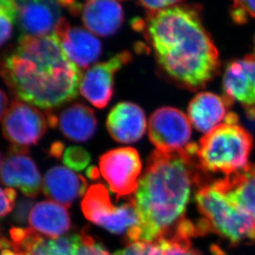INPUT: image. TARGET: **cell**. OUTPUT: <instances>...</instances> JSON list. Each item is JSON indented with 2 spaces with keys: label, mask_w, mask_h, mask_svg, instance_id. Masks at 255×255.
Wrapping results in <instances>:
<instances>
[{
  "label": "cell",
  "mask_w": 255,
  "mask_h": 255,
  "mask_svg": "<svg viewBox=\"0 0 255 255\" xmlns=\"http://www.w3.org/2000/svg\"><path fill=\"white\" fill-rule=\"evenodd\" d=\"M198 145L173 152L155 150L147 160L132 200L138 222L126 236L128 243H156L174 236L187 222L191 191L206 183L196 157Z\"/></svg>",
  "instance_id": "obj_1"
},
{
  "label": "cell",
  "mask_w": 255,
  "mask_h": 255,
  "mask_svg": "<svg viewBox=\"0 0 255 255\" xmlns=\"http://www.w3.org/2000/svg\"><path fill=\"white\" fill-rule=\"evenodd\" d=\"M133 25L152 47L163 75L182 88H204L218 73V50L196 6L176 5L148 12Z\"/></svg>",
  "instance_id": "obj_2"
},
{
  "label": "cell",
  "mask_w": 255,
  "mask_h": 255,
  "mask_svg": "<svg viewBox=\"0 0 255 255\" xmlns=\"http://www.w3.org/2000/svg\"><path fill=\"white\" fill-rule=\"evenodd\" d=\"M0 77L16 98L39 108H57L78 96L81 73L54 34L22 36L0 59Z\"/></svg>",
  "instance_id": "obj_3"
},
{
  "label": "cell",
  "mask_w": 255,
  "mask_h": 255,
  "mask_svg": "<svg viewBox=\"0 0 255 255\" xmlns=\"http://www.w3.org/2000/svg\"><path fill=\"white\" fill-rule=\"evenodd\" d=\"M253 147L251 133L237 122H225L206 133L196 157L205 172L231 174L248 165Z\"/></svg>",
  "instance_id": "obj_4"
},
{
  "label": "cell",
  "mask_w": 255,
  "mask_h": 255,
  "mask_svg": "<svg viewBox=\"0 0 255 255\" xmlns=\"http://www.w3.org/2000/svg\"><path fill=\"white\" fill-rule=\"evenodd\" d=\"M196 201L204 216L199 224L202 234L212 231L234 246L255 243V220L236 208L212 183L199 187Z\"/></svg>",
  "instance_id": "obj_5"
},
{
  "label": "cell",
  "mask_w": 255,
  "mask_h": 255,
  "mask_svg": "<svg viewBox=\"0 0 255 255\" xmlns=\"http://www.w3.org/2000/svg\"><path fill=\"white\" fill-rule=\"evenodd\" d=\"M81 209L89 221L116 235L127 236L138 222L132 200L123 206H114L104 185L90 187L81 202Z\"/></svg>",
  "instance_id": "obj_6"
},
{
  "label": "cell",
  "mask_w": 255,
  "mask_h": 255,
  "mask_svg": "<svg viewBox=\"0 0 255 255\" xmlns=\"http://www.w3.org/2000/svg\"><path fill=\"white\" fill-rule=\"evenodd\" d=\"M100 170L102 177L117 198L134 193L142 172L138 152L132 147H120L101 156Z\"/></svg>",
  "instance_id": "obj_7"
},
{
  "label": "cell",
  "mask_w": 255,
  "mask_h": 255,
  "mask_svg": "<svg viewBox=\"0 0 255 255\" xmlns=\"http://www.w3.org/2000/svg\"><path fill=\"white\" fill-rule=\"evenodd\" d=\"M149 138L161 152L181 151L190 144L189 119L177 109L163 107L152 114L149 121Z\"/></svg>",
  "instance_id": "obj_8"
},
{
  "label": "cell",
  "mask_w": 255,
  "mask_h": 255,
  "mask_svg": "<svg viewBox=\"0 0 255 255\" xmlns=\"http://www.w3.org/2000/svg\"><path fill=\"white\" fill-rule=\"evenodd\" d=\"M48 121L33 106L13 101L2 121V134L14 146L36 144L47 132Z\"/></svg>",
  "instance_id": "obj_9"
},
{
  "label": "cell",
  "mask_w": 255,
  "mask_h": 255,
  "mask_svg": "<svg viewBox=\"0 0 255 255\" xmlns=\"http://www.w3.org/2000/svg\"><path fill=\"white\" fill-rule=\"evenodd\" d=\"M131 60V53L124 51L115 55L107 62L92 66L81 79L80 85L81 95L96 108L106 107L113 96L116 72Z\"/></svg>",
  "instance_id": "obj_10"
},
{
  "label": "cell",
  "mask_w": 255,
  "mask_h": 255,
  "mask_svg": "<svg viewBox=\"0 0 255 255\" xmlns=\"http://www.w3.org/2000/svg\"><path fill=\"white\" fill-rule=\"evenodd\" d=\"M27 147L12 145L0 171L2 184L17 188L24 196L34 198L42 188V178L34 161L28 156Z\"/></svg>",
  "instance_id": "obj_11"
},
{
  "label": "cell",
  "mask_w": 255,
  "mask_h": 255,
  "mask_svg": "<svg viewBox=\"0 0 255 255\" xmlns=\"http://www.w3.org/2000/svg\"><path fill=\"white\" fill-rule=\"evenodd\" d=\"M57 0H17V22L26 36L52 34L62 18Z\"/></svg>",
  "instance_id": "obj_12"
},
{
  "label": "cell",
  "mask_w": 255,
  "mask_h": 255,
  "mask_svg": "<svg viewBox=\"0 0 255 255\" xmlns=\"http://www.w3.org/2000/svg\"><path fill=\"white\" fill-rule=\"evenodd\" d=\"M54 34L67 57L79 68H88L101 56L102 47L98 38L84 28L71 27L64 17L57 23Z\"/></svg>",
  "instance_id": "obj_13"
},
{
  "label": "cell",
  "mask_w": 255,
  "mask_h": 255,
  "mask_svg": "<svg viewBox=\"0 0 255 255\" xmlns=\"http://www.w3.org/2000/svg\"><path fill=\"white\" fill-rule=\"evenodd\" d=\"M224 97L231 104L236 101L252 109L255 106V55L234 60L224 73Z\"/></svg>",
  "instance_id": "obj_14"
},
{
  "label": "cell",
  "mask_w": 255,
  "mask_h": 255,
  "mask_svg": "<svg viewBox=\"0 0 255 255\" xmlns=\"http://www.w3.org/2000/svg\"><path fill=\"white\" fill-rule=\"evenodd\" d=\"M242 213L255 221V164L212 183Z\"/></svg>",
  "instance_id": "obj_15"
},
{
  "label": "cell",
  "mask_w": 255,
  "mask_h": 255,
  "mask_svg": "<svg viewBox=\"0 0 255 255\" xmlns=\"http://www.w3.org/2000/svg\"><path fill=\"white\" fill-rule=\"evenodd\" d=\"M87 187V182L83 177L62 166L48 170L42 182L45 196L66 208L83 196Z\"/></svg>",
  "instance_id": "obj_16"
},
{
  "label": "cell",
  "mask_w": 255,
  "mask_h": 255,
  "mask_svg": "<svg viewBox=\"0 0 255 255\" xmlns=\"http://www.w3.org/2000/svg\"><path fill=\"white\" fill-rule=\"evenodd\" d=\"M81 16L87 29L101 37L115 34L124 21L123 8L117 0H86Z\"/></svg>",
  "instance_id": "obj_17"
},
{
  "label": "cell",
  "mask_w": 255,
  "mask_h": 255,
  "mask_svg": "<svg viewBox=\"0 0 255 255\" xmlns=\"http://www.w3.org/2000/svg\"><path fill=\"white\" fill-rule=\"evenodd\" d=\"M147 121L142 109L129 102H122L109 114L107 128L114 139L124 143L139 140L144 134Z\"/></svg>",
  "instance_id": "obj_18"
},
{
  "label": "cell",
  "mask_w": 255,
  "mask_h": 255,
  "mask_svg": "<svg viewBox=\"0 0 255 255\" xmlns=\"http://www.w3.org/2000/svg\"><path fill=\"white\" fill-rule=\"evenodd\" d=\"M231 105L224 96L210 92L198 94L188 106L190 122L200 132L208 133L226 120L227 110Z\"/></svg>",
  "instance_id": "obj_19"
},
{
  "label": "cell",
  "mask_w": 255,
  "mask_h": 255,
  "mask_svg": "<svg viewBox=\"0 0 255 255\" xmlns=\"http://www.w3.org/2000/svg\"><path fill=\"white\" fill-rule=\"evenodd\" d=\"M29 225L36 232L59 238L71 228L70 214L65 206L52 201L36 204L30 212Z\"/></svg>",
  "instance_id": "obj_20"
},
{
  "label": "cell",
  "mask_w": 255,
  "mask_h": 255,
  "mask_svg": "<svg viewBox=\"0 0 255 255\" xmlns=\"http://www.w3.org/2000/svg\"><path fill=\"white\" fill-rule=\"evenodd\" d=\"M61 132L74 142H86L96 132L97 121L94 111L82 104H74L62 111L58 120Z\"/></svg>",
  "instance_id": "obj_21"
},
{
  "label": "cell",
  "mask_w": 255,
  "mask_h": 255,
  "mask_svg": "<svg viewBox=\"0 0 255 255\" xmlns=\"http://www.w3.org/2000/svg\"><path fill=\"white\" fill-rule=\"evenodd\" d=\"M191 236L184 232H178L170 238L156 242L162 247L164 255H202L191 247Z\"/></svg>",
  "instance_id": "obj_22"
},
{
  "label": "cell",
  "mask_w": 255,
  "mask_h": 255,
  "mask_svg": "<svg viewBox=\"0 0 255 255\" xmlns=\"http://www.w3.org/2000/svg\"><path fill=\"white\" fill-rule=\"evenodd\" d=\"M64 164L75 171H82L91 162V156L83 147L71 146L64 152Z\"/></svg>",
  "instance_id": "obj_23"
},
{
  "label": "cell",
  "mask_w": 255,
  "mask_h": 255,
  "mask_svg": "<svg viewBox=\"0 0 255 255\" xmlns=\"http://www.w3.org/2000/svg\"><path fill=\"white\" fill-rule=\"evenodd\" d=\"M231 17L237 24H244L250 18H255V0H233Z\"/></svg>",
  "instance_id": "obj_24"
},
{
  "label": "cell",
  "mask_w": 255,
  "mask_h": 255,
  "mask_svg": "<svg viewBox=\"0 0 255 255\" xmlns=\"http://www.w3.org/2000/svg\"><path fill=\"white\" fill-rule=\"evenodd\" d=\"M112 255H164L158 243L132 242L128 243L126 248Z\"/></svg>",
  "instance_id": "obj_25"
},
{
  "label": "cell",
  "mask_w": 255,
  "mask_h": 255,
  "mask_svg": "<svg viewBox=\"0 0 255 255\" xmlns=\"http://www.w3.org/2000/svg\"><path fill=\"white\" fill-rule=\"evenodd\" d=\"M17 20V13L0 9V47L11 37L12 26Z\"/></svg>",
  "instance_id": "obj_26"
},
{
  "label": "cell",
  "mask_w": 255,
  "mask_h": 255,
  "mask_svg": "<svg viewBox=\"0 0 255 255\" xmlns=\"http://www.w3.org/2000/svg\"><path fill=\"white\" fill-rule=\"evenodd\" d=\"M33 205H34V201L32 198L27 197V198L20 199L19 201H17L16 208L12 213V221L19 225L26 223L29 216L30 211L33 208Z\"/></svg>",
  "instance_id": "obj_27"
},
{
  "label": "cell",
  "mask_w": 255,
  "mask_h": 255,
  "mask_svg": "<svg viewBox=\"0 0 255 255\" xmlns=\"http://www.w3.org/2000/svg\"><path fill=\"white\" fill-rule=\"evenodd\" d=\"M17 193L12 188L0 187V217L7 216L14 208Z\"/></svg>",
  "instance_id": "obj_28"
},
{
  "label": "cell",
  "mask_w": 255,
  "mask_h": 255,
  "mask_svg": "<svg viewBox=\"0 0 255 255\" xmlns=\"http://www.w3.org/2000/svg\"><path fill=\"white\" fill-rule=\"evenodd\" d=\"M184 0H137L142 7L148 10V12H157L173 7Z\"/></svg>",
  "instance_id": "obj_29"
},
{
  "label": "cell",
  "mask_w": 255,
  "mask_h": 255,
  "mask_svg": "<svg viewBox=\"0 0 255 255\" xmlns=\"http://www.w3.org/2000/svg\"><path fill=\"white\" fill-rule=\"evenodd\" d=\"M61 6L66 7L70 10V12L74 15H78L81 13L82 6L77 0H57Z\"/></svg>",
  "instance_id": "obj_30"
},
{
  "label": "cell",
  "mask_w": 255,
  "mask_h": 255,
  "mask_svg": "<svg viewBox=\"0 0 255 255\" xmlns=\"http://www.w3.org/2000/svg\"><path fill=\"white\" fill-rule=\"evenodd\" d=\"M7 106H8V99L6 94L0 89V121L2 118H4L5 115L7 113Z\"/></svg>",
  "instance_id": "obj_31"
},
{
  "label": "cell",
  "mask_w": 255,
  "mask_h": 255,
  "mask_svg": "<svg viewBox=\"0 0 255 255\" xmlns=\"http://www.w3.org/2000/svg\"><path fill=\"white\" fill-rule=\"evenodd\" d=\"M0 9L17 13V0H0Z\"/></svg>",
  "instance_id": "obj_32"
},
{
  "label": "cell",
  "mask_w": 255,
  "mask_h": 255,
  "mask_svg": "<svg viewBox=\"0 0 255 255\" xmlns=\"http://www.w3.org/2000/svg\"><path fill=\"white\" fill-rule=\"evenodd\" d=\"M63 147L64 145L62 142H54L52 145L51 149H50V154L53 156V157H57V158H59L61 157V155L62 154V152H63Z\"/></svg>",
  "instance_id": "obj_33"
},
{
  "label": "cell",
  "mask_w": 255,
  "mask_h": 255,
  "mask_svg": "<svg viewBox=\"0 0 255 255\" xmlns=\"http://www.w3.org/2000/svg\"><path fill=\"white\" fill-rule=\"evenodd\" d=\"M87 175H88L89 177H91V179L97 178L99 175L98 169L95 167H91V168H89L88 171H87Z\"/></svg>",
  "instance_id": "obj_34"
},
{
  "label": "cell",
  "mask_w": 255,
  "mask_h": 255,
  "mask_svg": "<svg viewBox=\"0 0 255 255\" xmlns=\"http://www.w3.org/2000/svg\"><path fill=\"white\" fill-rule=\"evenodd\" d=\"M0 255H18V254L15 252L12 247H9V248L1 249Z\"/></svg>",
  "instance_id": "obj_35"
},
{
  "label": "cell",
  "mask_w": 255,
  "mask_h": 255,
  "mask_svg": "<svg viewBox=\"0 0 255 255\" xmlns=\"http://www.w3.org/2000/svg\"><path fill=\"white\" fill-rule=\"evenodd\" d=\"M1 162H2V156H1V153H0V166H1Z\"/></svg>",
  "instance_id": "obj_36"
},
{
  "label": "cell",
  "mask_w": 255,
  "mask_h": 255,
  "mask_svg": "<svg viewBox=\"0 0 255 255\" xmlns=\"http://www.w3.org/2000/svg\"><path fill=\"white\" fill-rule=\"evenodd\" d=\"M254 42H255V40H254Z\"/></svg>",
  "instance_id": "obj_37"
}]
</instances>
